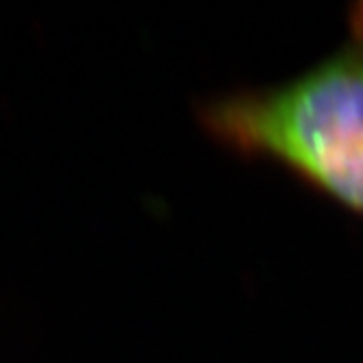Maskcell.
<instances>
[{"label":"cell","instance_id":"1","mask_svg":"<svg viewBox=\"0 0 363 363\" xmlns=\"http://www.w3.org/2000/svg\"><path fill=\"white\" fill-rule=\"evenodd\" d=\"M199 123L232 151L274 160L363 215V5L326 60L287 84L213 99Z\"/></svg>","mask_w":363,"mask_h":363}]
</instances>
